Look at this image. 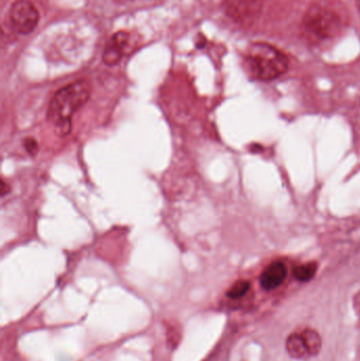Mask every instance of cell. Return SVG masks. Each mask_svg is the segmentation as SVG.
<instances>
[{"instance_id": "obj_7", "label": "cell", "mask_w": 360, "mask_h": 361, "mask_svg": "<svg viewBox=\"0 0 360 361\" xmlns=\"http://www.w3.org/2000/svg\"><path fill=\"white\" fill-rule=\"evenodd\" d=\"M287 269L281 261L271 263L260 276V284L264 290H273L279 288L287 278Z\"/></svg>"}, {"instance_id": "obj_8", "label": "cell", "mask_w": 360, "mask_h": 361, "mask_svg": "<svg viewBox=\"0 0 360 361\" xmlns=\"http://www.w3.org/2000/svg\"><path fill=\"white\" fill-rule=\"evenodd\" d=\"M285 347H287V353L294 360H306L311 357L302 334L295 333V334L290 335L287 337Z\"/></svg>"}, {"instance_id": "obj_2", "label": "cell", "mask_w": 360, "mask_h": 361, "mask_svg": "<svg viewBox=\"0 0 360 361\" xmlns=\"http://www.w3.org/2000/svg\"><path fill=\"white\" fill-rule=\"evenodd\" d=\"M245 63L252 78L262 82L276 80L289 69L287 57L266 42H255L249 46Z\"/></svg>"}, {"instance_id": "obj_5", "label": "cell", "mask_w": 360, "mask_h": 361, "mask_svg": "<svg viewBox=\"0 0 360 361\" xmlns=\"http://www.w3.org/2000/svg\"><path fill=\"white\" fill-rule=\"evenodd\" d=\"M226 14L238 23H251L257 18L262 8V0H226Z\"/></svg>"}, {"instance_id": "obj_9", "label": "cell", "mask_w": 360, "mask_h": 361, "mask_svg": "<svg viewBox=\"0 0 360 361\" xmlns=\"http://www.w3.org/2000/svg\"><path fill=\"white\" fill-rule=\"evenodd\" d=\"M300 334H302L304 343L308 348L311 357L318 355L321 353V348H323V341H321L319 333L313 330V329H306Z\"/></svg>"}, {"instance_id": "obj_12", "label": "cell", "mask_w": 360, "mask_h": 361, "mask_svg": "<svg viewBox=\"0 0 360 361\" xmlns=\"http://www.w3.org/2000/svg\"><path fill=\"white\" fill-rule=\"evenodd\" d=\"M25 148L30 154L34 156L38 149L37 142L35 140L27 139L25 142Z\"/></svg>"}, {"instance_id": "obj_1", "label": "cell", "mask_w": 360, "mask_h": 361, "mask_svg": "<svg viewBox=\"0 0 360 361\" xmlns=\"http://www.w3.org/2000/svg\"><path fill=\"white\" fill-rule=\"evenodd\" d=\"M90 82L85 80L72 82L55 93L48 109V118L56 127L59 135H67L71 131L72 118L86 105L91 95Z\"/></svg>"}, {"instance_id": "obj_14", "label": "cell", "mask_w": 360, "mask_h": 361, "mask_svg": "<svg viewBox=\"0 0 360 361\" xmlns=\"http://www.w3.org/2000/svg\"><path fill=\"white\" fill-rule=\"evenodd\" d=\"M355 2H356V6H357V8H359V11L360 13V0H355Z\"/></svg>"}, {"instance_id": "obj_13", "label": "cell", "mask_w": 360, "mask_h": 361, "mask_svg": "<svg viewBox=\"0 0 360 361\" xmlns=\"http://www.w3.org/2000/svg\"><path fill=\"white\" fill-rule=\"evenodd\" d=\"M353 307H354L355 313H356L357 318L360 322V290L357 293L356 296L354 297L353 300Z\"/></svg>"}, {"instance_id": "obj_4", "label": "cell", "mask_w": 360, "mask_h": 361, "mask_svg": "<svg viewBox=\"0 0 360 361\" xmlns=\"http://www.w3.org/2000/svg\"><path fill=\"white\" fill-rule=\"evenodd\" d=\"M10 20L17 33L27 35L37 27L39 13L27 0H17L11 6Z\"/></svg>"}, {"instance_id": "obj_11", "label": "cell", "mask_w": 360, "mask_h": 361, "mask_svg": "<svg viewBox=\"0 0 360 361\" xmlns=\"http://www.w3.org/2000/svg\"><path fill=\"white\" fill-rule=\"evenodd\" d=\"M249 286L251 284L247 280H239L236 283L232 284V288L226 293V296L232 300H238L247 294Z\"/></svg>"}, {"instance_id": "obj_3", "label": "cell", "mask_w": 360, "mask_h": 361, "mask_svg": "<svg viewBox=\"0 0 360 361\" xmlns=\"http://www.w3.org/2000/svg\"><path fill=\"white\" fill-rule=\"evenodd\" d=\"M342 18L331 8L314 4L306 10L304 25L306 33L318 40L335 37L342 29Z\"/></svg>"}, {"instance_id": "obj_6", "label": "cell", "mask_w": 360, "mask_h": 361, "mask_svg": "<svg viewBox=\"0 0 360 361\" xmlns=\"http://www.w3.org/2000/svg\"><path fill=\"white\" fill-rule=\"evenodd\" d=\"M129 35L126 32H116L106 44L103 61L106 65L116 66L120 63L128 46Z\"/></svg>"}, {"instance_id": "obj_10", "label": "cell", "mask_w": 360, "mask_h": 361, "mask_svg": "<svg viewBox=\"0 0 360 361\" xmlns=\"http://www.w3.org/2000/svg\"><path fill=\"white\" fill-rule=\"evenodd\" d=\"M317 269H318V267H317L316 263H306V264L296 267L295 269H294L293 275L298 281L309 282L316 275Z\"/></svg>"}]
</instances>
